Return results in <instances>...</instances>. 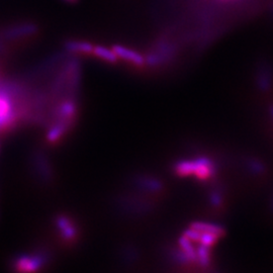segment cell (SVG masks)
Listing matches in <instances>:
<instances>
[{
    "mask_svg": "<svg viewBox=\"0 0 273 273\" xmlns=\"http://www.w3.org/2000/svg\"><path fill=\"white\" fill-rule=\"evenodd\" d=\"M16 119V110L10 90L8 86H3L0 83V132L12 127Z\"/></svg>",
    "mask_w": 273,
    "mask_h": 273,
    "instance_id": "1",
    "label": "cell"
},
{
    "mask_svg": "<svg viewBox=\"0 0 273 273\" xmlns=\"http://www.w3.org/2000/svg\"><path fill=\"white\" fill-rule=\"evenodd\" d=\"M45 263V258L42 254L36 255H21L15 260V268L17 271L33 272L39 270Z\"/></svg>",
    "mask_w": 273,
    "mask_h": 273,
    "instance_id": "2",
    "label": "cell"
},
{
    "mask_svg": "<svg viewBox=\"0 0 273 273\" xmlns=\"http://www.w3.org/2000/svg\"><path fill=\"white\" fill-rule=\"evenodd\" d=\"M56 225H57V228L60 232V235L64 241L70 242V241L75 239L77 231H76V228L73 225L72 221L69 218H67L65 216L57 217Z\"/></svg>",
    "mask_w": 273,
    "mask_h": 273,
    "instance_id": "3",
    "label": "cell"
},
{
    "mask_svg": "<svg viewBox=\"0 0 273 273\" xmlns=\"http://www.w3.org/2000/svg\"><path fill=\"white\" fill-rule=\"evenodd\" d=\"M76 114V105L73 100H65L63 101L57 109V117L59 122L69 124Z\"/></svg>",
    "mask_w": 273,
    "mask_h": 273,
    "instance_id": "4",
    "label": "cell"
},
{
    "mask_svg": "<svg viewBox=\"0 0 273 273\" xmlns=\"http://www.w3.org/2000/svg\"><path fill=\"white\" fill-rule=\"evenodd\" d=\"M113 50L114 52L116 53V55L126 61H129V62H132L133 64H136V65H143L144 62H145V59L144 57L136 53L133 50H130L126 47H123V46H114L113 47Z\"/></svg>",
    "mask_w": 273,
    "mask_h": 273,
    "instance_id": "5",
    "label": "cell"
},
{
    "mask_svg": "<svg viewBox=\"0 0 273 273\" xmlns=\"http://www.w3.org/2000/svg\"><path fill=\"white\" fill-rule=\"evenodd\" d=\"M37 30L36 26L31 23H23V24H17L13 25L10 28L7 29L5 32V36L11 39H16V38H23L32 35Z\"/></svg>",
    "mask_w": 273,
    "mask_h": 273,
    "instance_id": "6",
    "label": "cell"
},
{
    "mask_svg": "<svg viewBox=\"0 0 273 273\" xmlns=\"http://www.w3.org/2000/svg\"><path fill=\"white\" fill-rule=\"evenodd\" d=\"M65 48L67 51L74 54H89L93 51V46L83 41H68L65 44Z\"/></svg>",
    "mask_w": 273,
    "mask_h": 273,
    "instance_id": "7",
    "label": "cell"
},
{
    "mask_svg": "<svg viewBox=\"0 0 273 273\" xmlns=\"http://www.w3.org/2000/svg\"><path fill=\"white\" fill-rule=\"evenodd\" d=\"M68 128V125L62 122H58L56 125H54L47 134V141L50 143H56L58 142L63 135L65 134L66 130Z\"/></svg>",
    "mask_w": 273,
    "mask_h": 273,
    "instance_id": "8",
    "label": "cell"
},
{
    "mask_svg": "<svg viewBox=\"0 0 273 273\" xmlns=\"http://www.w3.org/2000/svg\"><path fill=\"white\" fill-rule=\"evenodd\" d=\"M92 53L96 57H98V58H100V59H103V60H105L107 62H110V63H115L118 60V56L116 55L114 50H110V49L105 48L103 46L93 47Z\"/></svg>",
    "mask_w": 273,
    "mask_h": 273,
    "instance_id": "9",
    "label": "cell"
},
{
    "mask_svg": "<svg viewBox=\"0 0 273 273\" xmlns=\"http://www.w3.org/2000/svg\"><path fill=\"white\" fill-rule=\"evenodd\" d=\"M66 1H69V2H75L76 0H66Z\"/></svg>",
    "mask_w": 273,
    "mask_h": 273,
    "instance_id": "10",
    "label": "cell"
}]
</instances>
